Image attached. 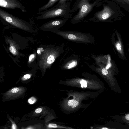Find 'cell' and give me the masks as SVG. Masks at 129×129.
Masks as SVG:
<instances>
[{"instance_id": "1", "label": "cell", "mask_w": 129, "mask_h": 129, "mask_svg": "<svg viewBox=\"0 0 129 129\" xmlns=\"http://www.w3.org/2000/svg\"><path fill=\"white\" fill-rule=\"evenodd\" d=\"M65 83L71 86L87 89L103 90L105 88L102 82L88 79L74 78L66 81Z\"/></svg>"}, {"instance_id": "2", "label": "cell", "mask_w": 129, "mask_h": 129, "mask_svg": "<svg viewBox=\"0 0 129 129\" xmlns=\"http://www.w3.org/2000/svg\"><path fill=\"white\" fill-rule=\"evenodd\" d=\"M56 33L65 39L77 43L92 44L94 41L93 38L87 33L77 31H57Z\"/></svg>"}, {"instance_id": "3", "label": "cell", "mask_w": 129, "mask_h": 129, "mask_svg": "<svg viewBox=\"0 0 129 129\" xmlns=\"http://www.w3.org/2000/svg\"><path fill=\"white\" fill-rule=\"evenodd\" d=\"M72 99L67 98L62 102V107L67 111H72L80 107L83 100L89 97L91 95L88 92H74L70 93Z\"/></svg>"}, {"instance_id": "4", "label": "cell", "mask_w": 129, "mask_h": 129, "mask_svg": "<svg viewBox=\"0 0 129 129\" xmlns=\"http://www.w3.org/2000/svg\"><path fill=\"white\" fill-rule=\"evenodd\" d=\"M69 11V7L65 3L57 7H53L42 12H38L37 14L40 15L36 18L38 19H44L62 16L68 14Z\"/></svg>"}, {"instance_id": "5", "label": "cell", "mask_w": 129, "mask_h": 129, "mask_svg": "<svg viewBox=\"0 0 129 129\" xmlns=\"http://www.w3.org/2000/svg\"><path fill=\"white\" fill-rule=\"evenodd\" d=\"M96 70L99 74L108 84L111 89L116 93L120 94L121 89L116 78L114 76V73L102 65Z\"/></svg>"}, {"instance_id": "6", "label": "cell", "mask_w": 129, "mask_h": 129, "mask_svg": "<svg viewBox=\"0 0 129 129\" xmlns=\"http://www.w3.org/2000/svg\"><path fill=\"white\" fill-rule=\"evenodd\" d=\"M0 17L1 19L19 28L28 30L31 28L30 24L26 21L13 15L1 8L0 9Z\"/></svg>"}, {"instance_id": "7", "label": "cell", "mask_w": 129, "mask_h": 129, "mask_svg": "<svg viewBox=\"0 0 129 129\" xmlns=\"http://www.w3.org/2000/svg\"><path fill=\"white\" fill-rule=\"evenodd\" d=\"M95 3L90 4L88 0H81L78 7L79 9L78 13L73 18V20L78 21L82 19L92 10Z\"/></svg>"}, {"instance_id": "8", "label": "cell", "mask_w": 129, "mask_h": 129, "mask_svg": "<svg viewBox=\"0 0 129 129\" xmlns=\"http://www.w3.org/2000/svg\"><path fill=\"white\" fill-rule=\"evenodd\" d=\"M0 6L6 9H19L23 12H27L25 7L19 0H0Z\"/></svg>"}, {"instance_id": "9", "label": "cell", "mask_w": 129, "mask_h": 129, "mask_svg": "<svg viewBox=\"0 0 129 129\" xmlns=\"http://www.w3.org/2000/svg\"><path fill=\"white\" fill-rule=\"evenodd\" d=\"M114 12L109 7L105 6L103 10L97 12L95 16L100 21L106 20L110 17L113 14Z\"/></svg>"}, {"instance_id": "10", "label": "cell", "mask_w": 129, "mask_h": 129, "mask_svg": "<svg viewBox=\"0 0 129 129\" xmlns=\"http://www.w3.org/2000/svg\"><path fill=\"white\" fill-rule=\"evenodd\" d=\"M65 19H57L50 21L44 24L42 27L51 29L59 27L63 25L66 22Z\"/></svg>"}, {"instance_id": "11", "label": "cell", "mask_w": 129, "mask_h": 129, "mask_svg": "<svg viewBox=\"0 0 129 129\" xmlns=\"http://www.w3.org/2000/svg\"><path fill=\"white\" fill-rule=\"evenodd\" d=\"M58 1H59V0H49L47 4L38 9V11L40 12L47 10L48 9L52 6L55 3Z\"/></svg>"}, {"instance_id": "12", "label": "cell", "mask_w": 129, "mask_h": 129, "mask_svg": "<svg viewBox=\"0 0 129 129\" xmlns=\"http://www.w3.org/2000/svg\"><path fill=\"white\" fill-rule=\"evenodd\" d=\"M117 36L118 40L115 43V46L118 51L123 57L124 56V52L123 46L120 38L118 35H117Z\"/></svg>"}, {"instance_id": "13", "label": "cell", "mask_w": 129, "mask_h": 129, "mask_svg": "<svg viewBox=\"0 0 129 129\" xmlns=\"http://www.w3.org/2000/svg\"><path fill=\"white\" fill-rule=\"evenodd\" d=\"M58 53L57 52L54 54L49 55L48 57L47 60V63L50 64L52 63L55 61L56 57L58 55Z\"/></svg>"}, {"instance_id": "14", "label": "cell", "mask_w": 129, "mask_h": 129, "mask_svg": "<svg viewBox=\"0 0 129 129\" xmlns=\"http://www.w3.org/2000/svg\"><path fill=\"white\" fill-rule=\"evenodd\" d=\"M121 121L126 123L129 126V113H125L121 117Z\"/></svg>"}, {"instance_id": "15", "label": "cell", "mask_w": 129, "mask_h": 129, "mask_svg": "<svg viewBox=\"0 0 129 129\" xmlns=\"http://www.w3.org/2000/svg\"><path fill=\"white\" fill-rule=\"evenodd\" d=\"M48 127L49 128H59L66 129H73L71 127L60 126L53 123H49L48 125Z\"/></svg>"}, {"instance_id": "16", "label": "cell", "mask_w": 129, "mask_h": 129, "mask_svg": "<svg viewBox=\"0 0 129 129\" xmlns=\"http://www.w3.org/2000/svg\"><path fill=\"white\" fill-rule=\"evenodd\" d=\"M77 62L76 60H72L66 64V68L67 69H70L75 67L77 65Z\"/></svg>"}, {"instance_id": "17", "label": "cell", "mask_w": 129, "mask_h": 129, "mask_svg": "<svg viewBox=\"0 0 129 129\" xmlns=\"http://www.w3.org/2000/svg\"><path fill=\"white\" fill-rule=\"evenodd\" d=\"M36 101V99L34 96L31 97L28 100V103L31 104L34 103Z\"/></svg>"}, {"instance_id": "18", "label": "cell", "mask_w": 129, "mask_h": 129, "mask_svg": "<svg viewBox=\"0 0 129 129\" xmlns=\"http://www.w3.org/2000/svg\"><path fill=\"white\" fill-rule=\"evenodd\" d=\"M10 51L13 54L16 55V51L15 47L11 45L9 48Z\"/></svg>"}, {"instance_id": "19", "label": "cell", "mask_w": 129, "mask_h": 129, "mask_svg": "<svg viewBox=\"0 0 129 129\" xmlns=\"http://www.w3.org/2000/svg\"><path fill=\"white\" fill-rule=\"evenodd\" d=\"M67 0H59V2L57 4L53 7L55 8L58 7L66 3V2Z\"/></svg>"}, {"instance_id": "20", "label": "cell", "mask_w": 129, "mask_h": 129, "mask_svg": "<svg viewBox=\"0 0 129 129\" xmlns=\"http://www.w3.org/2000/svg\"><path fill=\"white\" fill-rule=\"evenodd\" d=\"M19 90V88L18 87H14L11 90V92L13 93H15L18 92Z\"/></svg>"}, {"instance_id": "21", "label": "cell", "mask_w": 129, "mask_h": 129, "mask_svg": "<svg viewBox=\"0 0 129 129\" xmlns=\"http://www.w3.org/2000/svg\"><path fill=\"white\" fill-rule=\"evenodd\" d=\"M95 128L99 129H116V128L108 127H106L104 126H100L98 127L97 128Z\"/></svg>"}, {"instance_id": "22", "label": "cell", "mask_w": 129, "mask_h": 129, "mask_svg": "<svg viewBox=\"0 0 129 129\" xmlns=\"http://www.w3.org/2000/svg\"><path fill=\"white\" fill-rule=\"evenodd\" d=\"M42 110V109L41 108L36 109L35 110V112L37 113H41Z\"/></svg>"}, {"instance_id": "23", "label": "cell", "mask_w": 129, "mask_h": 129, "mask_svg": "<svg viewBox=\"0 0 129 129\" xmlns=\"http://www.w3.org/2000/svg\"><path fill=\"white\" fill-rule=\"evenodd\" d=\"M35 57V55L34 54L31 55L29 57V61H31L32 59Z\"/></svg>"}, {"instance_id": "24", "label": "cell", "mask_w": 129, "mask_h": 129, "mask_svg": "<svg viewBox=\"0 0 129 129\" xmlns=\"http://www.w3.org/2000/svg\"><path fill=\"white\" fill-rule=\"evenodd\" d=\"M24 77L25 79H29L30 77V76L29 74H27L24 76Z\"/></svg>"}, {"instance_id": "25", "label": "cell", "mask_w": 129, "mask_h": 129, "mask_svg": "<svg viewBox=\"0 0 129 129\" xmlns=\"http://www.w3.org/2000/svg\"><path fill=\"white\" fill-rule=\"evenodd\" d=\"M12 129H16L17 128V127L15 123H12Z\"/></svg>"}, {"instance_id": "26", "label": "cell", "mask_w": 129, "mask_h": 129, "mask_svg": "<svg viewBox=\"0 0 129 129\" xmlns=\"http://www.w3.org/2000/svg\"><path fill=\"white\" fill-rule=\"evenodd\" d=\"M123 2L129 5V0H122Z\"/></svg>"}, {"instance_id": "27", "label": "cell", "mask_w": 129, "mask_h": 129, "mask_svg": "<svg viewBox=\"0 0 129 129\" xmlns=\"http://www.w3.org/2000/svg\"><path fill=\"white\" fill-rule=\"evenodd\" d=\"M40 50H38L37 51V53H38V54H39L40 53Z\"/></svg>"}, {"instance_id": "28", "label": "cell", "mask_w": 129, "mask_h": 129, "mask_svg": "<svg viewBox=\"0 0 129 129\" xmlns=\"http://www.w3.org/2000/svg\"></svg>"}]
</instances>
